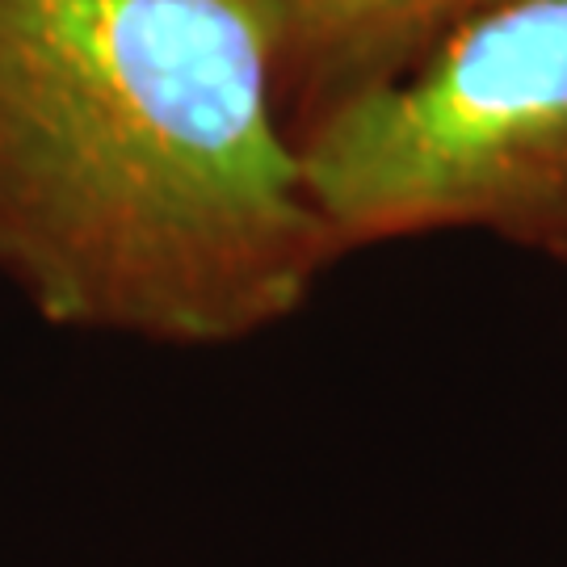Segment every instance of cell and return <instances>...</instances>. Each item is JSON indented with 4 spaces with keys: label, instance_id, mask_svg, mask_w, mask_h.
<instances>
[{
    "label": "cell",
    "instance_id": "obj_2",
    "mask_svg": "<svg viewBox=\"0 0 567 567\" xmlns=\"http://www.w3.org/2000/svg\"><path fill=\"white\" fill-rule=\"evenodd\" d=\"M295 135L341 257L480 231L567 265V0H505Z\"/></svg>",
    "mask_w": 567,
    "mask_h": 567
},
{
    "label": "cell",
    "instance_id": "obj_1",
    "mask_svg": "<svg viewBox=\"0 0 567 567\" xmlns=\"http://www.w3.org/2000/svg\"><path fill=\"white\" fill-rule=\"evenodd\" d=\"M337 257L252 0H0V278L47 324L224 349Z\"/></svg>",
    "mask_w": 567,
    "mask_h": 567
},
{
    "label": "cell",
    "instance_id": "obj_3",
    "mask_svg": "<svg viewBox=\"0 0 567 567\" xmlns=\"http://www.w3.org/2000/svg\"><path fill=\"white\" fill-rule=\"evenodd\" d=\"M496 4L505 0H252L295 131L324 105L400 76Z\"/></svg>",
    "mask_w": 567,
    "mask_h": 567
}]
</instances>
